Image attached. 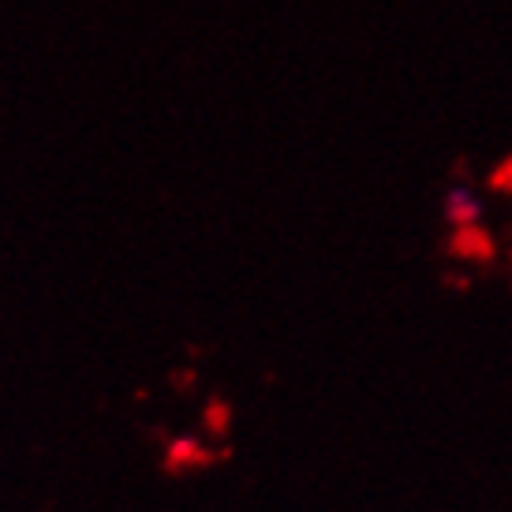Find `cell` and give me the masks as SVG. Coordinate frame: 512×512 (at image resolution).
<instances>
[{
  "mask_svg": "<svg viewBox=\"0 0 512 512\" xmlns=\"http://www.w3.org/2000/svg\"><path fill=\"white\" fill-rule=\"evenodd\" d=\"M180 460H187V464H206L210 456L199 453V445H191V441H176V445H172V453H169V460H165V468L176 471V468H180Z\"/></svg>",
  "mask_w": 512,
  "mask_h": 512,
  "instance_id": "6da1fadb",
  "label": "cell"
},
{
  "mask_svg": "<svg viewBox=\"0 0 512 512\" xmlns=\"http://www.w3.org/2000/svg\"><path fill=\"white\" fill-rule=\"evenodd\" d=\"M475 214H479V202L471 199L468 191H453L449 195V217L453 221H471Z\"/></svg>",
  "mask_w": 512,
  "mask_h": 512,
  "instance_id": "7a4b0ae2",
  "label": "cell"
}]
</instances>
